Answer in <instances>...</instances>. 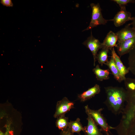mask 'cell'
<instances>
[{
    "instance_id": "cell-1",
    "label": "cell",
    "mask_w": 135,
    "mask_h": 135,
    "mask_svg": "<svg viewBox=\"0 0 135 135\" xmlns=\"http://www.w3.org/2000/svg\"><path fill=\"white\" fill-rule=\"evenodd\" d=\"M127 96L120 123L114 127L118 135H135V78L124 80Z\"/></svg>"
},
{
    "instance_id": "cell-2",
    "label": "cell",
    "mask_w": 135,
    "mask_h": 135,
    "mask_svg": "<svg viewBox=\"0 0 135 135\" xmlns=\"http://www.w3.org/2000/svg\"><path fill=\"white\" fill-rule=\"evenodd\" d=\"M106 99L104 103L109 110L117 115L122 113L124 106L127 93L122 87L108 86L104 88Z\"/></svg>"
},
{
    "instance_id": "cell-3",
    "label": "cell",
    "mask_w": 135,
    "mask_h": 135,
    "mask_svg": "<svg viewBox=\"0 0 135 135\" xmlns=\"http://www.w3.org/2000/svg\"><path fill=\"white\" fill-rule=\"evenodd\" d=\"M86 114H90L95 122L100 127L102 131L105 132H110V130L114 129V127L110 126L107 123L106 120L102 113L103 108H101L98 110H94L90 109L87 105L84 107Z\"/></svg>"
},
{
    "instance_id": "cell-4",
    "label": "cell",
    "mask_w": 135,
    "mask_h": 135,
    "mask_svg": "<svg viewBox=\"0 0 135 135\" xmlns=\"http://www.w3.org/2000/svg\"><path fill=\"white\" fill-rule=\"evenodd\" d=\"M92 10V18L88 26L82 31L92 29L93 28L100 25L105 24L108 21L111 20H106L103 17L101 9L98 3L90 4Z\"/></svg>"
},
{
    "instance_id": "cell-5",
    "label": "cell",
    "mask_w": 135,
    "mask_h": 135,
    "mask_svg": "<svg viewBox=\"0 0 135 135\" xmlns=\"http://www.w3.org/2000/svg\"><path fill=\"white\" fill-rule=\"evenodd\" d=\"M82 44L91 52L93 56L94 65L95 66L97 52L99 49H102L103 48L102 43L100 42L98 40L93 36L91 32L90 36Z\"/></svg>"
},
{
    "instance_id": "cell-6",
    "label": "cell",
    "mask_w": 135,
    "mask_h": 135,
    "mask_svg": "<svg viewBox=\"0 0 135 135\" xmlns=\"http://www.w3.org/2000/svg\"><path fill=\"white\" fill-rule=\"evenodd\" d=\"M74 102L70 101L67 98L64 97L57 102L54 117L56 118L65 115L71 109L74 108Z\"/></svg>"
},
{
    "instance_id": "cell-7",
    "label": "cell",
    "mask_w": 135,
    "mask_h": 135,
    "mask_svg": "<svg viewBox=\"0 0 135 135\" xmlns=\"http://www.w3.org/2000/svg\"><path fill=\"white\" fill-rule=\"evenodd\" d=\"M120 8V11L116 14L113 19L111 20V21L114 22L115 26L116 27L120 26L126 22L132 20V19L131 13L126 10V6Z\"/></svg>"
},
{
    "instance_id": "cell-8",
    "label": "cell",
    "mask_w": 135,
    "mask_h": 135,
    "mask_svg": "<svg viewBox=\"0 0 135 135\" xmlns=\"http://www.w3.org/2000/svg\"><path fill=\"white\" fill-rule=\"evenodd\" d=\"M131 25L130 24H127L116 33L118 42L135 37V29L131 27Z\"/></svg>"
},
{
    "instance_id": "cell-9",
    "label": "cell",
    "mask_w": 135,
    "mask_h": 135,
    "mask_svg": "<svg viewBox=\"0 0 135 135\" xmlns=\"http://www.w3.org/2000/svg\"><path fill=\"white\" fill-rule=\"evenodd\" d=\"M135 45V37L118 42L116 48L118 53L120 57L128 53Z\"/></svg>"
},
{
    "instance_id": "cell-10",
    "label": "cell",
    "mask_w": 135,
    "mask_h": 135,
    "mask_svg": "<svg viewBox=\"0 0 135 135\" xmlns=\"http://www.w3.org/2000/svg\"><path fill=\"white\" fill-rule=\"evenodd\" d=\"M88 115L87 119L88 121L86 126L84 127L83 132L84 135H103L100 129H99L90 115L86 114Z\"/></svg>"
},
{
    "instance_id": "cell-11",
    "label": "cell",
    "mask_w": 135,
    "mask_h": 135,
    "mask_svg": "<svg viewBox=\"0 0 135 135\" xmlns=\"http://www.w3.org/2000/svg\"><path fill=\"white\" fill-rule=\"evenodd\" d=\"M112 56L113 57L116 64L119 72L121 79L122 81L126 78L125 76L128 73L129 71L123 64L120 57L116 53L114 47L111 50Z\"/></svg>"
},
{
    "instance_id": "cell-12",
    "label": "cell",
    "mask_w": 135,
    "mask_h": 135,
    "mask_svg": "<svg viewBox=\"0 0 135 135\" xmlns=\"http://www.w3.org/2000/svg\"><path fill=\"white\" fill-rule=\"evenodd\" d=\"M100 91V86L98 84H96L94 86L78 94V98L81 102H84L99 94Z\"/></svg>"
},
{
    "instance_id": "cell-13",
    "label": "cell",
    "mask_w": 135,
    "mask_h": 135,
    "mask_svg": "<svg viewBox=\"0 0 135 135\" xmlns=\"http://www.w3.org/2000/svg\"><path fill=\"white\" fill-rule=\"evenodd\" d=\"M117 41L118 38L116 33L112 31H110L102 43L103 48H108L111 50L114 46L116 47Z\"/></svg>"
},
{
    "instance_id": "cell-14",
    "label": "cell",
    "mask_w": 135,
    "mask_h": 135,
    "mask_svg": "<svg viewBox=\"0 0 135 135\" xmlns=\"http://www.w3.org/2000/svg\"><path fill=\"white\" fill-rule=\"evenodd\" d=\"M92 70L96 75V78L98 80L102 81L104 80H108L110 78L109 70L101 69L98 64Z\"/></svg>"
},
{
    "instance_id": "cell-15",
    "label": "cell",
    "mask_w": 135,
    "mask_h": 135,
    "mask_svg": "<svg viewBox=\"0 0 135 135\" xmlns=\"http://www.w3.org/2000/svg\"><path fill=\"white\" fill-rule=\"evenodd\" d=\"M107 66L113 75L114 78L118 82H122L119 72L116 64L114 59L112 56L109 61L104 64Z\"/></svg>"
},
{
    "instance_id": "cell-16",
    "label": "cell",
    "mask_w": 135,
    "mask_h": 135,
    "mask_svg": "<svg viewBox=\"0 0 135 135\" xmlns=\"http://www.w3.org/2000/svg\"><path fill=\"white\" fill-rule=\"evenodd\" d=\"M68 128L72 133H76L79 134L81 131L83 132L84 130V127L79 118H77L75 120H70L69 122Z\"/></svg>"
},
{
    "instance_id": "cell-17",
    "label": "cell",
    "mask_w": 135,
    "mask_h": 135,
    "mask_svg": "<svg viewBox=\"0 0 135 135\" xmlns=\"http://www.w3.org/2000/svg\"><path fill=\"white\" fill-rule=\"evenodd\" d=\"M110 49L108 48L103 47L97 55L96 60L101 66L108 61V53Z\"/></svg>"
},
{
    "instance_id": "cell-18",
    "label": "cell",
    "mask_w": 135,
    "mask_h": 135,
    "mask_svg": "<svg viewBox=\"0 0 135 135\" xmlns=\"http://www.w3.org/2000/svg\"><path fill=\"white\" fill-rule=\"evenodd\" d=\"M128 54V68L129 71L135 75V45Z\"/></svg>"
},
{
    "instance_id": "cell-19",
    "label": "cell",
    "mask_w": 135,
    "mask_h": 135,
    "mask_svg": "<svg viewBox=\"0 0 135 135\" xmlns=\"http://www.w3.org/2000/svg\"><path fill=\"white\" fill-rule=\"evenodd\" d=\"M57 118L56 125L59 130L63 131L68 128L69 122L68 117H66L65 115H63Z\"/></svg>"
},
{
    "instance_id": "cell-20",
    "label": "cell",
    "mask_w": 135,
    "mask_h": 135,
    "mask_svg": "<svg viewBox=\"0 0 135 135\" xmlns=\"http://www.w3.org/2000/svg\"><path fill=\"white\" fill-rule=\"evenodd\" d=\"M111 1L118 4L120 7L125 6L127 4L129 3L135 2V0H112Z\"/></svg>"
},
{
    "instance_id": "cell-21",
    "label": "cell",
    "mask_w": 135,
    "mask_h": 135,
    "mask_svg": "<svg viewBox=\"0 0 135 135\" xmlns=\"http://www.w3.org/2000/svg\"><path fill=\"white\" fill-rule=\"evenodd\" d=\"M0 3L4 6L7 7H12L13 4L11 0H1Z\"/></svg>"
},
{
    "instance_id": "cell-22",
    "label": "cell",
    "mask_w": 135,
    "mask_h": 135,
    "mask_svg": "<svg viewBox=\"0 0 135 135\" xmlns=\"http://www.w3.org/2000/svg\"><path fill=\"white\" fill-rule=\"evenodd\" d=\"M60 135H74V133L68 128L64 130L61 131Z\"/></svg>"
},
{
    "instance_id": "cell-23",
    "label": "cell",
    "mask_w": 135,
    "mask_h": 135,
    "mask_svg": "<svg viewBox=\"0 0 135 135\" xmlns=\"http://www.w3.org/2000/svg\"><path fill=\"white\" fill-rule=\"evenodd\" d=\"M132 22L130 23L131 25L132 26V28L135 29V16L132 17Z\"/></svg>"
},
{
    "instance_id": "cell-24",
    "label": "cell",
    "mask_w": 135,
    "mask_h": 135,
    "mask_svg": "<svg viewBox=\"0 0 135 135\" xmlns=\"http://www.w3.org/2000/svg\"><path fill=\"white\" fill-rule=\"evenodd\" d=\"M106 135H110L109 133L108 132H105Z\"/></svg>"
}]
</instances>
